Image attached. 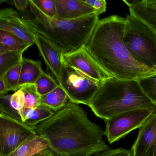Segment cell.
Returning <instances> with one entry per match:
<instances>
[{"label":"cell","instance_id":"cell-1","mask_svg":"<svg viewBox=\"0 0 156 156\" xmlns=\"http://www.w3.org/2000/svg\"><path fill=\"white\" fill-rule=\"evenodd\" d=\"M33 127L48 140L56 156H92L109 148L103 139L104 129L89 119L79 105L70 101Z\"/></svg>","mask_w":156,"mask_h":156},{"label":"cell","instance_id":"cell-2","mask_svg":"<svg viewBox=\"0 0 156 156\" xmlns=\"http://www.w3.org/2000/svg\"><path fill=\"white\" fill-rule=\"evenodd\" d=\"M126 18L111 15L98 21L86 48L112 77L138 80L156 73L138 63L123 41Z\"/></svg>","mask_w":156,"mask_h":156},{"label":"cell","instance_id":"cell-3","mask_svg":"<svg viewBox=\"0 0 156 156\" xmlns=\"http://www.w3.org/2000/svg\"><path fill=\"white\" fill-rule=\"evenodd\" d=\"M32 17L20 20L33 33L46 38L63 55L74 52L87 45L98 21L96 13L75 20L50 18L44 14L30 0Z\"/></svg>","mask_w":156,"mask_h":156},{"label":"cell","instance_id":"cell-4","mask_svg":"<svg viewBox=\"0 0 156 156\" xmlns=\"http://www.w3.org/2000/svg\"><path fill=\"white\" fill-rule=\"evenodd\" d=\"M88 107L104 120L131 110L156 109L137 80H122L112 76L101 83Z\"/></svg>","mask_w":156,"mask_h":156},{"label":"cell","instance_id":"cell-5","mask_svg":"<svg viewBox=\"0 0 156 156\" xmlns=\"http://www.w3.org/2000/svg\"><path fill=\"white\" fill-rule=\"evenodd\" d=\"M123 41L133 59L156 71V33L145 23L130 14L126 17Z\"/></svg>","mask_w":156,"mask_h":156},{"label":"cell","instance_id":"cell-6","mask_svg":"<svg viewBox=\"0 0 156 156\" xmlns=\"http://www.w3.org/2000/svg\"><path fill=\"white\" fill-rule=\"evenodd\" d=\"M101 84L62 62L60 85L71 102L88 106Z\"/></svg>","mask_w":156,"mask_h":156},{"label":"cell","instance_id":"cell-7","mask_svg":"<svg viewBox=\"0 0 156 156\" xmlns=\"http://www.w3.org/2000/svg\"><path fill=\"white\" fill-rule=\"evenodd\" d=\"M38 135L33 127L0 114V156H9L23 142Z\"/></svg>","mask_w":156,"mask_h":156},{"label":"cell","instance_id":"cell-8","mask_svg":"<svg viewBox=\"0 0 156 156\" xmlns=\"http://www.w3.org/2000/svg\"><path fill=\"white\" fill-rule=\"evenodd\" d=\"M156 110L150 108L136 109L105 120V136L109 143H114L132 130L140 128Z\"/></svg>","mask_w":156,"mask_h":156},{"label":"cell","instance_id":"cell-9","mask_svg":"<svg viewBox=\"0 0 156 156\" xmlns=\"http://www.w3.org/2000/svg\"><path fill=\"white\" fill-rule=\"evenodd\" d=\"M62 61L99 83L111 77L90 54L86 47L74 52L63 55Z\"/></svg>","mask_w":156,"mask_h":156},{"label":"cell","instance_id":"cell-10","mask_svg":"<svg viewBox=\"0 0 156 156\" xmlns=\"http://www.w3.org/2000/svg\"><path fill=\"white\" fill-rule=\"evenodd\" d=\"M130 151L132 156H156V110L140 128Z\"/></svg>","mask_w":156,"mask_h":156},{"label":"cell","instance_id":"cell-11","mask_svg":"<svg viewBox=\"0 0 156 156\" xmlns=\"http://www.w3.org/2000/svg\"><path fill=\"white\" fill-rule=\"evenodd\" d=\"M33 34L34 41L52 77L60 85L61 82L62 53L50 41L42 35Z\"/></svg>","mask_w":156,"mask_h":156},{"label":"cell","instance_id":"cell-12","mask_svg":"<svg viewBox=\"0 0 156 156\" xmlns=\"http://www.w3.org/2000/svg\"><path fill=\"white\" fill-rule=\"evenodd\" d=\"M19 13L12 8L0 11V30L12 33L29 43L35 44L33 34L21 23Z\"/></svg>","mask_w":156,"mask_h":156},{"label":"cell","instance_id":"cell-13","mask_svg":"<svg viewBox=\"0 0 156 156\" xmlns=\"http://www.w3.org/2000/svg\"><path fill=\"white\" fill-rule=\"evenodd\" d=\"M56 14L55 18L75 20L96 13L94 9L83 0H55Z\"/></svg>","mask_w":156,"mask_h":156},{"label":"cell","instance_id":"cell-14","mask_svg":"<svg viewBox=\"0 0 156 156\" xmlns=\"http://www.w3.org/2000/svg\"><path fill=\"white\" fill-rule=\"evenodd\" d=\"M50 148L48 140L41 135H36L23 142L9 156H34Z\"/></svg>","mask_w":156,"mask_h":156},{"label":"cell","instance_id":"cell-15","mask_svg":"<svg viewBox=\"0 0 156 156\" xmlns=\"http://www.w3.org/2000/svg\"><path fill=\"white\" fill-rule=\"evenodd\" d=\"M21 64L20 87L25 85L34 84L44 72L41 62L23 57Z\"/></svg>","mask_w":156,"mask_h":156},{"label":"cell","instance_id":"cell-16","mask_svg":"<svg viewBox=\"0 0 156 156\" xmlns=\"http://www.w3.org/2000/svg\"><path fill=\"white\" fill-rule=\"evenodd\" d=\"M55 112L50 108L41 105L35 108L24 107L19 111L23 122L31 127H34L51 118Z\"/></svg>","mask_w":156,"mask_h":156},{"label":"cell","instance_id":"cell-17","mask_svg":"<svg viewBox=\"0 0 156 156\" xmlns=\"http://www.w3.org/2000/svg\"><path fill=\"white\" fill-rule=\"evenodd\" d=\"M31 45L12 33L0 30V55L9 52L23 53Z\"/></svg>","mask_w":156,"mask_h":156},{"label":"cell","instance_id":"cell-18","mask_svg":"<svg viewBox=\"0 0 156 156\" xmlns=\"http://www.w3.org/2000/svg\"><path fill=\"white\" fill-rule=\"evenodd\" d=\"M69 101L66 93L61 86L41 96V105L53 111H57L66 105Z\"/></svg>","mask_w":156,"mask_h":156},{"label":"cell","instance_id":"cell-19","mask_svg":"<svg viewBox=\"0 0 156 156\" xmlns=\"http://www.w3.org/2000/svg\"><path fill=\"white\" fill-rule=\"evenodd\" d=\"M23 54L20 52H9L0 55V76L21 63L23 58Z\"/></svg>","mask_w":156,"mask_h":156},{"label":"cell","instance_id":"cell-20","mask_svg":"<svg viewBox=\"0 0 156 156\" xmlns=\"http://www.w3.org/2000/svg\"><path fill=\"white\" fill-rule=\"evenodd\" d=\"M20 89L24 94L25 98L24 107L33 108L41 105V96L37 91L35 85H25L21 86Z\"/></svg>","mask_w":156,"mask_h":156},{"label":"cell","instance_id":"cell-21","mask_svg":"<svg viewBox=\"0 0 156 156\" xmlns=\"http://www.w3.org/2000/svg\"><path fill=\"white\" fill-rule=\"evenodd\" d=\"M145 95L156 105V73L137 80Z\"/></svg>","mask_w":156,"mask_h":156},{"label":"cell","instance_id":"cell-22","mask_svg":"<svg viewBox=\"0 0 156 156\" xmlns=\"http://www.w3.org/2000/svg\"><path fill=\"white\" fill-rule=\"evenodd\" d=\"M34 85L41 96L50 93L59 86V84L52 76L44 72Z\"/></svg>","mask_w":156,"mask_h":156},{"label":"cell","instance_id":"cell-23","mask_svg":"<svg viewBox=\"0 0 156 156\" xmlns=\"http://www.w3.org/2000/svg\"><path fill=\"white\" fill-rule=\"evenodd\" d=\"M21 64L8 71L2 76H0V78H2L9 92L12 91L16 92L20 89Z\"/></svg>","mask_w":156,"mask_h":156},{"label":"cell","instance_id":"cell-24","mask_svg":"<svg viewBox=\"0 0 156 156\" xmlns=\"http://www.w3.org/2000/svg\"><path fill=\"white\" fill-rule=\"evenodd\" d=\"M10 105L12 110L11 117L21 120L19 111L24 107L25 98L24 94L21 89L12 94L10 99Z\"/></svg>","mask_w":156,"mask_h":156},{"label":"cell","instance_id":"cell-25","mask_svg":"<svg viewBox=\"0 0 156 156\" xmlns=\"http://www.w3.org/2000/svg\"><path fill=\"white\" fill-rule=\"evenodd\" d=\"M33 3L44 14L50 18H55L56 6L55 0H31Z\"/></svg>","mask_w":156,"mask_h":156},{"label":"cell","instance_id":"cell-26","mask_svg":"<svg viewBox=\"0 0 156 156\" xmlns=\"http://www.w3.org/2000/svg\"><path fill=\"white\" fill-rule=\"evenodd\" d=\"M92 156H132L130 150L123 148L110 149L97 152Z\"/></svg>","mask_w":156,"mask_h":156},{"label":"cell","instance_id":"cell-27","mask_svg":"<svg viewBox=\"0 0 156 156\" xmlns=\"http://www.w3.org/2000/svg\"><path fill=\"white\" fill-rule=\"evenodd\" d=\"M83 1L92 7L98 16L106 10L107 2L105 0H83Z\"/></svg>","mask_w":156,"mask_h":156},{"label":"cell","instance_id":"cell-28","mask_svg":"<svg viewBox=\"0 0 156 156\" xmlns=\"http://www.w3.org/2000/svg\"><path fill=\"white\" fill-rule=\"evenodd\" d=\"M7 2L11 3L19 11L21 12L24 11L30 5V0H15Z\"/></svg>","mask_w":156,"mask_h":156},{"label":"cell","instance_id":"cell-29","mask_svg":"<svg viewBox=\"0 0 156 156\" xmlns=\"http://www.w3.org/2000/svg\"><path fill=\"white\" fill-rule=\"evenodd\" d=\"M9 92L2 78H0V96L8 94Z\"/></svg>","mask_w":156,"mask_h":156},{"label":"cell","instance_id":"cell-30","mask_svg":"<svg viewBox=\"0 0 156 156\" xmlns=\"http://www.w3.org/2000/svg\"><path fill=\"white\" fill-rule=\"evenodd\" d=\"M34 156H56L55 154L51 150V149L49 148L45 150L44 151L37 155Z\"/></svg>","mask_w":156,"mask_h":156},{"label":"cell","instance_id":"cell-31","mask_svg":"<svg viewBox=\"0 0 156 156\" xmlns=\"http://www.w3.org/2000/svg\"><path fill=\"white\" fill-rule=\"evenodd\" d=\"M148 4L156 9V0H147Z\"/></svg>","mask_w":156,"mask_h":156}]
</instances>
